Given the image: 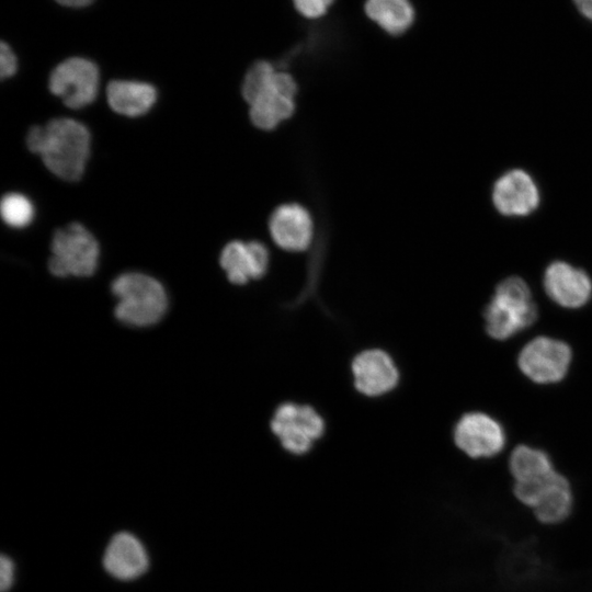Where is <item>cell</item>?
<instances>
[{"label": "cell", "instance_id": "12", "mask_svg": "<svg viewBox=\"0 0 592 592\" xmlns=\"http://www.w3.org/2000/svg\"><path fill=\"white\" fill-rule=\"evenodd\" d=\"M544 288L553 301L565 308H579L585 305L592 295L589 275L563 261H555L547 266Z\"/></svg>", "mask_w": 592, "mask_h": 592}, {"label": "cell", "instance_id": "19", "mask_svg": "<svg viewBox=\"0 0 592 592\" xmlns=\"http://www.w3.org/2000/svg\"><path fill=\"white\" fill-rule=\"evenodd\" d=\"M509 467L515 482L535 481L555 471L544 451L527 445H519L513 449Z\"/></svg>", "mask_w": 592, "mask_h": 592}, {"label": "cell", "instance_id": "9", "mask_svg": "<svg viewBox=\"0 0 592 592\" xmlns=\"http://www.w3.org/2000/svg\"><path fill=\"white\" fill-rule=\"evenodd\" d=\"M456 446L469 457H492L505 444V433L501 424L482 412L464 414L454 429Z\"/></svg>", "mask_w": 592, "mask_h": 592}, {"label": "cell", "instance_id": "21", "mask_svg": "<svg viewBox=\"0 0 592 592\" xmlns=\"http://www.w3.org/2000/svg\"><path fill=\"white\" fill-rule=\"evenodd\" d=\"M275 70L266 60H258L249 67L241 86L242 96L249 104L266 89Z\"/></svg>", "mask_w": 592, "mask_h": 592}, {"label": "cell", "instance_id": "18", "mask_svg": "<svg viewBox=\"0 0 592 592\" xmlns=\"http://www.w3.org/2000/svg\"><path fill=\"white\" fill-rule=\"evenodd\" d=\"M363 9L367 19L390 36L406 33L415 18L410 0H365Z\"/></svg>", "mask_w": 592, "mask_h": 592}, {"label": "cell", "instance_id": "6", "mask_svg": "<svg viewBox=\"0 0 592 592\" xmlns=\"http://www.w3.org/2000/svg\"><path fill=\"white\" fill-rule=\"evenodd\" d=\"M271 430L284 449L300 455L322 436L325 421L311 406L285 402L274 411Z\"/></svg>", "mask_w": 592, "mask_h": 592}, {"label": "cell", "instance_id": "17", "mask_svg": "<svg viewBox=\"0 0 592 592\" xmlns=\"http://www.w3.org/2000/svg\"><path fill=\"white\" fill-rule=\"evenodd\" d=\"M275 70L266 89L251 103L250 118L254 126L271 130L282 121L289 118L295 111L294 98L282 93L275 82Z\"/></svg>", "mask_w": 592, "mask_h": 592}, {"label": "cell", "instance_id": "4", "mask_svg": "<svg viewBox=\"0 0 592 592\" xmlns=\"http://www.w3.org/2000/svg\"><path fill=\"white\" fill-rule=\"evenodd\" d=\"M99 243L81 224L57 229L52 238L48 270L58 277L91 276L98 266Z\"/></svg>", "mask_w": 592, "mask_h": 592}, {"label": "cell", "instance_id": "5", "mask_svg": "<svg viewBox=\"0 0 592 592\" xmlns=\"http://www.w3.org/2000/svg\"><path fill=\"white\" fill-rule=\"evenodd\" d=\"M514 496L533 509L537 520L545 524L565 521L572 509L569 481L557 471L532 482H514Z\"/></svg>", "mask_w": 592, "mask_h": 592}, {"label": "cell", "instance_id": "8", "mask_svg": "<svg viewBox=\"0 0 592 592\" xmlns=\"http://www.w3.org/2000/svg\"><path fill=\"white\" fill-rule=\"evenodd\" d=\"M571 362L569 345L560 340L537 337L520 352L519 367L531 380L551 384L561 380Z\"/></svg>", "mask_w": 592, "mask_h": 592}, {"label": "cell", "instance_id": "26", "mask_svg": "<svg viewBox=\"0 0 592 592\" xmlns=\"http://www.w3.org/2000/svg\"><path fill=\"white\" fill-rule=\"evenodd\" d=\"M61 5L70 8H83L90 5L94 0H55Z\"/></svg>", "mask_w": 592, "mask_h": 592}, {"label": "cell", "instance_id": "1", "mask_svg": "<svg viewBox=\"0 0 592 592\" xmlns=\"http://www.w3.org/2000/svg\"><path fill=\"white\" fill-rule=\"evenodd\" d=\"M27 148L41 156L46 168L66 181L79 180L90 152V134L80 122L59 117L44 126H33L26 135Z\"/></svg>", "mask_w": 592, "mask_h": 592}, {"label": "cell", "instance_id": "15", "mask_svg": "<svg viewBox=\"0 0 592 592\" xmlns=\"http://www.w3.org/2000/svg\"><path fill=\"white\" fill-rule=\"evenodd\" d=\"M148 565L145 547L127 532L115 534L103 556L105 570L119 580H133L140 577L148 569Z\"/></svg>", "mask_w": 592, "mask_h": 592}, {"label": "cell", "instance_id": "13", "mask_svg": "<svg viewBox=\"0 0 592 592\" xmlns=\"http://www.w3.org/2000/svg\"><path fill=\"white\" fill-rule=\"evenodd\" d=\"M269 227L272 239L284 250L304 251L311 243L312 219L301 205L278 206L271 215Z\"/></svg>", "mask_w": 592, "mask_h": 592}, {"label": "cell", "instance_id": "7", "mask_svg": "<svg viewBox=\"0 0 592 592\" xmlns=\"http://www.w3.org/2000/svg\"><path fill=\"white\" fill-rule=\"evenodd\" d=\"M98 66L83 57H70L52 71L48 87L70 109H80L94 101L99 90Z\"/></svg>", "mask_w": 592, "mask_h": 592}, {"label": "cell", "instance_id": "22", "mask_svg": "<svg viewBox=\"0 0 592 592\" xmlns=\"http://www.w3.org/2000/svg\"><path fill=\"white\" fill-rule=\"evenodd\" d=\"M296 12L305 19L317 20L325 16L334 0H291Z\"/></svg>", "mask_w": 592, "mask_h": 592}, {"label": "cell", "instance_id": "10", "mask_svg": "<svg viewBox=\"0 0 592 592\" xmlns=\"http://www.w3.org/2000/svg\"><path fill=\"white\" fill-rule=\"evenodd\" d=\"M355 389L367 397L382 396L392 390L399 380L395 362L385 351L368 349L352 361Z\"/></svg>", "mask_w": 592, "mask_h": 592}, {"label": "cell", "instance_id": "25", "mask_svg": "<svg viewBox=\"0 0 592 592\" xmlns=\"http://www.w3.org/2000/svg\"><path fill=\"white\" fill-rule=\"evenodd\" d=\"M578 10L592 21V0H573Z\"/></svg>", "mask_w": 592, "mask_h": 592}, {"label": "cell", "instance_id": "20", "mask_svg": "<svg viewBox=\"0 0 592 592\" xmlns=\"http://www.w3.org/2000/svg\"><path fill=\"white\" fill-rule=\"evenodd\" d=\"M0 213L8 226L22 228L33 220L34 206L26 196L20 193H8L1 200Z\"/></svg>", "mask_w": 592, "mask_h": 592}, {"label": "cell", "instance_id": "14", "mask_svg": "<svg viewBox=\"0 0 592 592\" xmlns=\"http://www.w3.org/2000/svg\"><path fill=\"white\" fill-rule=\"evenodd\" d=\"M219 263L231 283L242 285L251 278H260L265 274L269 252L259 241L235 240L224 247Z\"/></svg>", "mask_w": 592, "mask_h": 592}, {"label": "cell", "instance_id": "2", "mask_svg": "<svg viewBox=\"0 0 592 592\" xmlns=\"http://www.w3.org/2000/svg\"><path fill=\"white\" fill-rule=\"evenodd\" d=\"M118 299L115 317L133 327H149L161 320L168 308L167 293L161 283L144 273L127 272L111 285Z\"/></svg>", "mask_w": 592, "mask_h": 592}, {"label": "cell", "instance_id": "24", "mask_svg": "<svg viewBox=\"0 0 592 592\" xmlns=\"http://www.w3.org/2000/svg\"><path fill=\"white\" fill-rule=\"evenodd\" d=\"M14 579V565L12 560L2 555L0 558V589L1 592L9 590Z\"/></svg>", "mask_w": 592, "mask_h": 592}, {"label": "cell", "instance_id": "23", "mask_svg": "<svg viewBox=\"0 0 592 592\" xmlns=\"http://www.w3.org/2000/svg\"><path fill=\"white\" fill-rule=\"evenodd\" d=\"M18 69V60L11 47L1 42L0 46V77L1 79L9 78L15 73Z\"/></svg>", "mask_w": 592, "mask_h": 592}, {"label": "cell", "instance_id": "3", "mask_svg": "<svg viewBox=\"0 0 592 592\" xmlns=\"http://www.w3.org/2000/svg\"><path fill=\"white\" fill-rule=\"evenodd\" d=\"M483 317L487 333L497 340H506L532 326L537 309L525 281L510 276L498 284Z\"/></svg>", "mask_w": 592, "mask_h": 592}, {"label": "cell", "instance_id": "16", "mask_svg": "<svg viewBox=\"0 0 592 592\" xmlns=\"http://www.w3.org/2000/svg\"><path fill=\"white\" fill-rule=\"evenodd\" d=\"M110 107L125 116H139L147 113L157 100L153 86L133 80H113L106 88Z\"/></svg>", "mask_w": 592, "mask_h": 592}, {"label": "cell", "instance_id": "11", "mask_svg": "<svg viewBox=\"0 0 592 592\" xmlns=\"http://www.w3.org/2000/svg\"><path fill=\"white\" fill-rule=\"evenodd\" d=\"M539 200V191L534 179L524 170H510L493 184L492 202L502 215H528L537 208Z\"/></svg>", "mask_w": 592, "mask_h": 592}]
</instances>
